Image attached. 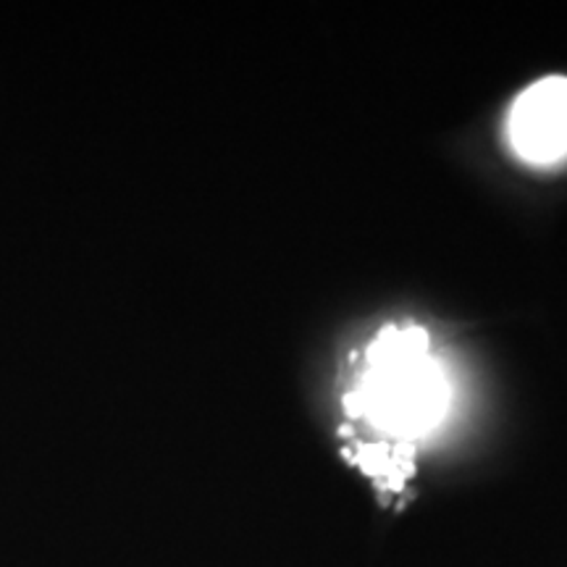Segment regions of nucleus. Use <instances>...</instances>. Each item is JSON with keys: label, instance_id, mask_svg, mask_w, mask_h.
I'll list each match as a JSON object with an SVG mask.
<instances>
[{"label": "nucleus", "instance_id": "2", "mask_svg": "<svg viewBox=\"0 0 567 567\" xmlns=\"http://www.w3.org/2000/svg\"><path fill=\"white\" fill-rule=\"evenodd\" d=\"M509 145L530 166L567 161V76H544L517 95L507 122Z\"/></svg>", "mask_w": 567, "mask_h": 567}, {"label": "nucleus", "instance_id": "3", "mask_svg": "<svg viewBox=\"0 0 567 567\" xmlns=\"http://www.w3.org/2000/svg\"><path fill=\"white\" fill-rule=\"evenodd\" d=\"M358 465L365 467L373 478H379L386 488H400L405 484V478L413 471L410 465V457L400 452L389 450V446L381 444H371V446H360L358 450Z\"/></svg>", "mask_w": 567, "mask_h": 567}, {"label": "nucleus", "instance_id": "1", "mask_svg": "<svg viewBox=\"0 0 567 567\" xmlns=\"http://www.w3.org/2000/svg\"><path fill=\"white\" fill-rule=\"evenodd\" d=\"M450 405L444 368L429 350V334L415 323H394L365 347L363 368L347 394L350 413L394 436L436 429Z\"/></svg>", "mask_w": 567, "mask_h": 567}]
</instances>
